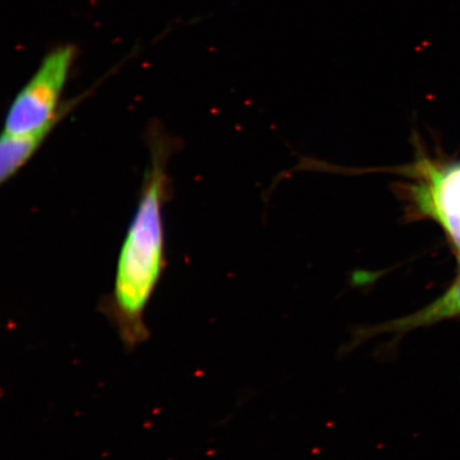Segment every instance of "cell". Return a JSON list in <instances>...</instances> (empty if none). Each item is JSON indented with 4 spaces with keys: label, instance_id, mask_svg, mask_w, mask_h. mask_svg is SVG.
I'll use <instances>...</instances> for the list:
<instances>
[{
    "label": "cell",
    "instance_id": "1",
    "mask_svg": "<svg viewBox=\"0 0 460 460\" xmlns=\"http://www.w3.org/2000/svg\"><path fill=\"white\" fill-rule=\"evenodd\" d=\"M146 144L148 164L136 214L120 247L113 289L100 304L128 350L151 335L146 312L166 266L164 209L172 191L168 165L180 147V141L156 120L148 126Z\"/></svg>",
    "mask_w": 460,
    "mask_h": 460
},
{
    "label": "cell",
    "instance_id": "2",
    "mask_svg": "<svg viewBox=\"0 0 460 460\" xmlns=\"http://www.w3.org/2000/svg\"><path fill=\"white\" fill-rule=\"evenodd\" d=\"M73 44L58 46L40 63L37 71L16 94L4 122L5 134L24 135L51 124H59L77 105L62 102L68 78L76 61Z\"/></svg>",
    "mask_w": 460,
    "mask_h": 460
},
{
    "label": "cell",
    "instance_id": "3",
    "mask_svg": "<svg viewBox=\"0 0 460 460\" xmlns=\"http://www.w3.org/2000/svg\"><path fill=\"white\" fill-rule=\"evenodd\" d=\"M393 172L412 181L402 188L410 214L438 223L460 250V163L440 164L419 155L415 163Z\"/></svg>",
    "mask_w": 460,
    "mask_h": 460
},
{
    "label": "cell",
    "instance_id": "4",
    "mask_svg": "<svg viewBox=\"0 0 460 460\" xmlns=\"http://www.w3.org/2000/svg\"><path fill=\"white\" fill-rule=\"evenodd\" d=\"M460 316V274L444 295L436 298L416 313L377 324L358 325L350 332L349 341L343 345L342 354H349L371 339L393 335L394 341L415 330L422 329Z\"/></svg>",
    "mask_w": 460,
    "mask_h": 460
},
{
    "label": "cell",
    "instance_id": "5",
    "mask_svg": "<svg viewBox=\"0 0 460 460\" xmlns=\"http://www.w3.org/2000/svg\"><path fill=\"white\" fill-rule=\"evenodd\" d=\"M58 124L46 126L24 135L4 132L0 142V181L13 180L22 166L31 160Z\"/></svg>",
    "mask_w": 460,
    "mask_h": 460
}]
</instances>
